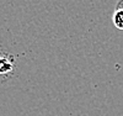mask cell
Returning a JSON list of instances; mask_svg holds the SVG:
<instances>
[{
	"mask_svg": "<svg viewBox=\"0 0 123 116\" xmlns=\"http://www.w3.org/2000/svg\"><path fill=\"white\" fill-rule=\"evenodd\" d=\"M15 68V59L12 56L0 53V74L6 75L11 73Z\"/></svg>",
	"mask_w": 123,
	"mask_h": 116,
	"instance_id": "6da1fadb",
	"label": "cell"
},
{
	"mask_svg": "<svg viewBox=\"0 0 123 116\" xmlns=\"http://www.w3.org/2000/svg\"><path fill=\"white\" fill-rule=\"evenodd\" d=\"M112 22L118 30H123V9L116 7L115 13L112 15Z\"/></svg>",
	"mask_w": 123,
	"mask_h": 116,
	"instance_id": "7a4b0ae2",
	"label": "cell"
},
{
	"mask_svg": "<svg viewBox=\"0 0 123 116\" xmlns=\"http://www.w3.org/2000/svg\"><path fill=\"white\" fill-rule=\"evenodd\" d=\"M116 7H122L123 9V0H118L117 4H116Z\"/></svg>",
	"mask_w": 123,
	"mask_h": 116,
	"instance_id": "3957f363",
	"label": "cell"
}]
</instances>
